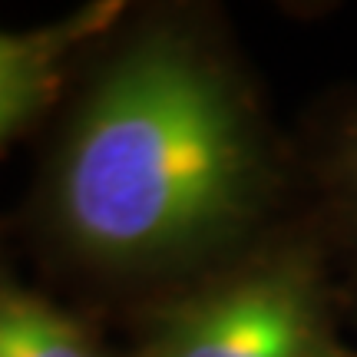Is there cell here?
Masks as SVG:
<instances>
[{
	"mask_svg": "<svg viewBox=\"0 0 357 357\" xmlns=\"http://www.w3.org/2000/svg\"><path fill=\"white\" fill-rule=\"evenodd\" d=\"M255 189V146L225 77L182 40H146L96 83L70 132L56 212L106 265L178 261L229 235Z\"/></svg>",
	"mask_w": 357,
	"mask_h": 357,
	"instance_id": "obj_1",
	"label": "cell"
},
{
	"mask_svg": "<svg viewBox=\"0 0 357 357\" xmlns=\"http://www.w3.org/2000/svg\"><path fill=\"white\" fill-rule=\"evenodd\" d=\"M142 357H344L314 275L291 258L218 281L162 314Z\"/></svg>",
	"mask_w": 357,
	"mask_h": 357,
	"instance_id": "obj_2",
	"label": "cell"
},
{
	"mask_svg": "<svg viewBox=\"0 0 357 357\" xmlns=\"http://www.w3.org/2000/svg\"><path fill=\"white\" fill-rule=\"evenodd\" d=\"M0 357H106L73 314L0 284Z\"/></svg>",
	"mask_w": 357,
	"mask_h": 357,
	"instance_id": "obj_3",
	"label": "cell"
},
{
	"mask_svg": "<svg viewBox=\"0 0 357 357\" xmlns=\"http://www.w3.org/2000/svg\"><path fill=\"white\" fill-rule=\"evenodd\" d=\"M60 40L0 30V142L40 106L56 73Z\"/></svg>",
	"mask_w": 357,
	"mask_h": 357,
	"instance_id": "obj_4",
	"label": "cell"
}]
</instances>
